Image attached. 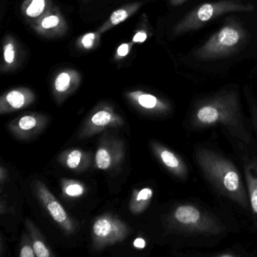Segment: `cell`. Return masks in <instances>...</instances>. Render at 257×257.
I'll return each instance as SVG.
<instances>
[{
  "instance_id": "cell-1",
  "label": "cell",
  "mask_w": 257,
  "mask_h": 257,
  "mask_svg": "<svg viewBox=\"0 0 257 257\" xmlns=\"http://www.w3.org/2000/svg\"><path fill=\"white\" fill-rule=\"evenodd\" d=\"M253 10L252 5L242 4L234 0H223L211 4H206L195 9L188 15L174 30L175 34H183L187 31H194L202 27L218 16L231 12H249Z\"/></svg>"
},
{
  "instance_id": "cell-2",
  "label": "cell",
  "mask_w": 257,
  "mask_h": 257,
  "mask_svg": "<svg viewBox=\"0 0 257 257\" xmlns=\"http://www.w3.org/2000/svg\"><path fill=\"white\" fill-rule=\"evenodd\" d=\"M243 36L242 31L234 25L224 27L197 51L195 56L211 59L229 55L237 49Z\"/></svg>"
},
{
  "instance_id": "cell-3",
  "label": "cell",
  "mask_w": 257,
  "mask_h": 257,
  "mask_svg": "<svg viewBox=\"0 0 257 257\" xmlns=\"http://www.w3.org/2000/svg\"><path fill=\"white\" fill-rule=\"evenodd\" d=\"M141 7H142V3H133V4H127L118 10H115L112 13L108 20L97 30V34L100 35L109 30L112 29L116 25L122 23L131 16L135 14L141 8Z\"/></svg>"
},
{
  "instance_id": "cell-4",
  "label": "cell",
  "mask_w": 257,
  "mask_h": 257,
  "mask_svg": "<svg viewBox=\"0 0 257 257\" xmlns=\"http://www.w3.org/2000/svg\"><path fill=\"white\" fill-rule=\"evenodd\" d=\"M64 21L60 16V13L55 14V13H48L47 16H45L41 20L37 22V25H34V28L37 32L43 35H49L54 34V30L55 28L64 26Z\"/></svg>"
},
{
  "instance_id": "cell-5",
  "label": "cell",
  "mask_w": 257,
  "mask_h": 257,
  "mask_svg": "<svg viewBox=\"0 0 257 257\" xmlns=\"http://www.w3.org/2000/svg\"><path fill=\"white\" fill-rule=\"evenodd\" d=\"M175 216L183 223H194L199 219L200 213L197 209L190 206H182L176 210Z\"/></svg>"
},
{
  "instance_id": "cell-6",
  "label": "cell",
  "mask_w": 257,
  "mask_h": 257,
  "mask_svg": "<svg viewBox=\"0 0 257 257\" xmlns=\"http://www.w3.org/2000/svg\"><path fill=\"white\" fill-rule=\"evenodd\" d=\"M73 72L64 71L61 72L58 76L55 82V89L58 92H65L71 85L72 79H73Z\"/></svg>"
},
{
  "instance_id": "cell-7",
  "label": "cell",
  "mask_w": 257,
  "mask_h": 257,
  "mask_svg": "<svg viewBox=\"0 0 257 257\" xmlns=\"http://www.w3.org/2000/svg\"><path fill=\"white\" fill-rule=\"evenodd\" d=\"M198 118L204 123L214 122L219 118V112L213 106H204L198 111Z\"/></svg>"
},
{
  "instance_id": "cell-8",
  "label": "cell",
  "mask_w": 257,
  "mask_h": 257,
  "mask_svg": "<svg viewBox=\"0 0 257 257\" xmlns=\"http://www.w3.org/2000/svg\"><path fill=\"white\" fill-rule=\"evenodd\" d=\"M7 101L10 106L16 109L22 108L26 102L25 94L19 90H13L7 95Z\"/></svg>"
},
{
  "instance_id": "cell-9",
  "label": "cell",
  "mask_w": 257,
  "mask_h": 257,
  "mask_svg": "<svg viewBox=\"0 0 257 257\" xmlns=\"http://www.w3.org/2000/svg\"><path fill=\"white\" fill-rule=\"evenodd\" d=\"M48 209L52 218L58 222H63L67 219V213L63 208L62 206L57 202L52 201L48 204Z\"/></svg>"
},
{
  "instance_id": "cell-10",
  "label": "cell",
  "mask_w": 257,
  "mask_h": 257,
  "mask_svg": "<svg viewBox=\"0 0 257 257\" xmlns=\"http://www.w3.org/2000/svg\"><path fill=\"white\" fill-rule=\"evenodd\" d=\"M46 8L45 0H32L26 10L27 16L31 18H37L41 16Z\"/></svg>"
},
{
  "instance_id": "cell-11",
  "label": "cell",
  "mask_w": 257,
  "mask_h": 257,
  "mask_svg": "<svg viewBox=\"0 0 257 257\" xmlns=\"http://www.w3.org/2000/svg\"><path fill=\"white\" fill-rule=\"evenodd\" d=\"M96 163L100 169L105 170L109 168L111 163L110 156L104 149H100L96 155Z\"/></svg>"
},
{
  "instance_id": "cell-12",
  "label": "cell",
  "mask_w": 257,
  "mask_h": 257,
  "mask_svg": "<svg viewBox=\"0 0 257 257\" xmlns=\"http://www.w3.org/2000/svg\"><path fill=\"white\" fill-rule=\"evenodd\" d=\"M111 230V224L106 219L97 221L94 225V233L99 237H106L110 233Z\"/></svg>"
},
{
  "instance_id": "cell-13",
  "label": "cell",
  "mask_w": 257,
  "mask_h": 257,
  "mask_svg": "<svg viewBox=\"0 0 257 257\" xmlns=\"http://www.w3.org/2000/svg\"><path fill=\"white\" fill-rule=\"evenodd\" d=\"M225 187L229 191H234L238 188V176L236 173L230 171L224 177Z\"/></svg>"
},
{
  "instance_id": "cell-14",
  "label": "cell",
  "mask_w": 257,
  "mask_h": 257,
  "mask_svg": "<svg viewBox=\"0 0 257 257\" xmlns=\"http://www.w3.org/2000/svg\"><path fill=\"white\" fill-rule=\"evenodd\" d=\"M138 103L143 107L147 108V109H152L154 108L157 104V99L155 96L151 94H143L138 97Z\"/></svg>"
},
{
  "instance_id": "cell-15",
  "label": "cell",
  "mask_w": 257,
  "mask_h": 257,
  "mask_svg": "<svg viewBox=\"0 0 257 257\" xmlns=\"http://www.w3.org/2000/svg\"><path fill=\"white\" fill-rule=\"evenodd\" d=\"M111 115L106 111H100L94 114L91 121L95 125L104 126L110 121Z\"/></svg>"
},
{
  "instance_id": "cell-16",
  "label": "cell",
  "mask_w": 257,
  "mask_h": 257,
  "mask_svg": "<svg viewBox=\"0 0 257 257\" xmlns=\"http://www.w3.org/2000/svg\"><path fill=\"white\" fill-rule=\"evenodd\" d=\"M4 52L5 62L8 64H13L16 58V49L14 44L12 42L4 46Z\"/></svg>"
},
{
  "instance_id": "cell-17",
  "label": "cell",
  "mask_w": 257,
  "mask_h": 257,
  "mask_svg": "<svg viewBox=\"0 0 257 257\" xmlns=\"http://www.w3.org/2000/svg\"><path fill=\"white\" fill-rule=\"evenodd\" d=\"M162 161L167 166L171 167V168H175L179 166V161L177 158L174 156L173 153H170L169 151H163L161 154Z\"/></svg>"
},
{
  "instance_id": "cell-18",
  "label": "cell",
  "mask_w": 257,
  "mask_h": 257,
  "mask_svg": "<svg viewBox=\"0 0 257 257\" xmlns=\"http://www.w3.org/2000/svg\"><path fill=\"white\" fill-rule=\"evenodd\" d=\"M100 37V34L96 33H88L83 36L82 39V44L83 47L86 49H91L94 46L97 37Z\"/></svg>"
},
{
  "instance_id": "cell-19",
  "label": "cell",
  "mask_w": 257,
  "mask_h": 257,
  "mask_svg": "<svg viewBox=\"0 0 257 257\" xmlns=\"http://www.w3.org/2000/svg\"><path fill=\"white\" fill-rule=\"evenodd\" d=\"M81 157L82 154L79 150H74L69 155L67 159V164L70 168H76L80 163Z\"/></svg>"
},
{
  "instance_id": "cell-20",
  "label": "cell",
  "mask_w": 257,
  "mask_h": 257,
  "mask_svg": "<svg viewBox=\"0 0 257 257\" xmlns=\"http://www.w3.org/2000/svg\"><path fill=\"white\" fill-rule=\"evenodd\" d=\"M34 252L38 257L49 256V252L43 242L37 240L34 244Z\"/></svg>"
},
{
  "instance_id": "cell-21",
  "label": "cell",
  "mask_w": 257,
  "mask_h": 257,
  "mask_svg": "<svg viewBox=\"0 0 257 257\" xmlns=\"http://www.w3.org/2000/svg\"><path fill=\"white\" fill-rule=\"evenodd\" d=\"M37 121L35 118L31 116H25L19 121V126L23 130H31L35 127Z\"/></svg>"
},
{
  "instance_id": "cell-22",
  "label": "cell",
  "mask_w": 257,
  "mask_h": 257,
  "mask_svg": "<svg viewBox=\"0 0 257 257\" xmlns=\"http://www.w3.org/2000/svg\"><path fill=\"white\" fill-rule=\"evenodd\" d=\"M83 188L79 184L70 185L66 189V193L70 196H79L83 193Z\"/></svg>"
},
{
  "instance_id": "cell-23",
  "label": "cell",
  "mask_w": 257,
  "mask_h": 257,
  "mask_svg": "<svg viewBox=\"0 0 257 257\" xmlns=\"http://www.w3.org/2000/svg\"><path fill=\"white\" fill-rule=\"evenodd\" d=\"M132 43H123L122 45L118 48L117 50V55L119 57H125L126 55H128L129 52L131 50V47H132Z\"/></svg>"
},
{
  "instance_id": "cell-24",
  "label": "cell",
  "mask_w": 257,
  "mask_h": 257,
  "mask_svg": "<svg viewBox=\"0 0 257 257\" xmlns=\"http://www.w3.org/2000/svg\"><path fill=\"white\" fill-rule=\"evenodd\" d=\"M153 195V192H152L150 189H144L139 192L138 194V198L137 199L138 201H144V200L150 199Z\"/></svg>"
},
{
  "instance_id": "cell-25",
  "label": "cell",
  "mask_w": 257,
  "mask_h": 257,
  "mask_svg": "<svg viewBox=\"0 0 257 257\" xmlns=\"http://www.w3.org/2000/svg\"><path fill=\"white\" fill-rule=\"evenodd\" d=\"M147 34L144 31H140L135 34L133 38V43H141L147 40Z\"/></svg>"
},
{
  "instance_id": "cell-26",
  "label": "cell",
  "mask_w": 257,
  "mask_h": 257,
  "mask_svg": "<svg viewBox=\"0 0 257 257\" xmlns=\"http://www.w3.org/2000/svg\"><path fill=\"white\" fill-rule=\"evenodd\" d=\"M21 256L22 257H34V249L33 250L32 248L29 246H24L21 252Z\"/></svg>"
},
{
  "instance_id": "cell-27",
  "label": "cell",
  "mask_w": 257,
  "mask_h": 257,
  "mask_svg": "<svg viewBox=\"0 0 257 257\" xmlns=\"http://www.w3.org/2000/svg\"><path fill=\"white\" fill-rule=\"evenodd\" d=\"M251 203H252V209L255 213H257V189H255L252 192L251 195Z\"/></svg>"
},
{
  "instance_id": "cell-28",
  "label": "cell",
  "mask_w": 257,
  "mask_h": 257,
  "mask_svg": "<svg viewBox=\"0 0 257 257\" xmlns=\"http://www.w3.org/2000/svg\"><path fill=\"white\" fill-rule=\"evenodd\" d=\"M134 245L138 248H144L146 246V242L144 239L137 238L136 240H135Z\"/></svg>"
},
{
  "instance_id": "cell-29",
  "label": "cell",
  "mask_w": 257,
  "mask_h": 257,
  "mask_svg": "<svg viewBox=\"0 0 257 257\" xmlns=\"http://www.w3.org/2000/svg\"><path fill=\"white\" fill-rule=\"evenodd\" d=\"M185 0H171V3L173 5H179V4H181Z\"/></svg>"
},
{
  "instance_id": "cell-30",
  "label": "cell",
  "mask_w": 257,
  "mask_h": 257,
  "mask_svg": "<svg viewBox=\"0 0 257 257\" xmlns=\"http://www.w3.org/2000/svg\"><path fill=\"white\" fill-rule=\"evenodd\" d=\"M85 4H87V3L88 2V1H90V0H82Z\"/></svg>"
}]
</instances>
